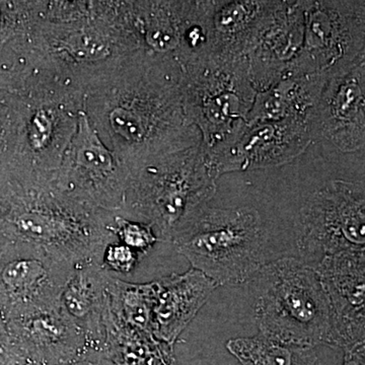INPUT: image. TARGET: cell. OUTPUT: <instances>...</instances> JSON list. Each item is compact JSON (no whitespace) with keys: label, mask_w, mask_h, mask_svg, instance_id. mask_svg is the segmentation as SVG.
Segmentation results:
<instances>
[{"label":"cell","mask_w":365,"mask_h":365,"mask_svg":"<svg viewBox=\"0 0 365 365\" xmlns=\"http://www.w3.org/2000/svg\"><path fill=\"white\" fill-rule=\"evenodd\" d=\"M83 113L129 175L160 155L202 143L185 110L182 68L145 49L78 68Z\"/></svg>","instance_id":"obj_1"},{"label":"cell","mask_w":365,"mask_h":365,"mask_svg":"<svg viewBox=\"0 0 365 365\" xmlns=\"http://www.w3.org/2000/svg\"><path fill=\"white\" fill-rule=\"evenodd\" d=\"M115 215L20 170L0 177V242L33 245L73 265L102 264L108 245L118 242Z\"/></svg>","instance_id":"obj_2"},{"label":"cell","mask_w":365,"mask_h":365,"mask_svg":"<svg viewBox=\"0 0 365 365\" xmlns=\"http://www.w3.org/2000/svg\"><path fill=\"white\" fill-rule=\"evenodd\" d=\"M216 179L203 143L160 155L130 173L121 212L172 242L208 207Z\"/></svg>","instance_id":"obj_3"},{"label":"cell","mask_w":365,"mask_h":365,"mask_svg":"<svg viewBox=\"0 0 365 365\" xmlns=\"http://www.w3.org/2000/svg\"><path fill=\"white\" fill-rule=\"evenodd\" d=\"M251 280L261 333L306 347L327 345L330 307L313 267L287 257L265 264Z\"/></svg>","instance_id":"obj_4"},{"label":"cell","mask_w":365,"mask_h":365,"mask_svg":"<svg viewBox=\"0 0 365 365\" xmlns=\"http://www.w3.org/2000/svg\"><path fill=\"white\" fill-rule=\"evenodd\" d=\"M172 244L217 287L247 282L265 265V230L253 209L207 207Z\"/></svg>","instance_id":"obj_5"},{"label":"cell","mask_w":365,"mask_h":365,"mask_svg":"<svg viewBox=\"0 0 365 365\" xmlns=\"http://www.w3.org/2000/svg\"><path fill=\"white\" fill-rule=\"evenodd\" d=\"M182 68L185 110L211 150L240 131L253 107L248 58L210 53Z\"/></svg>","instance_id":"obj_6"},{"label":"cell","mask_w":365,"mask_h":365,"mask_svg":"<svg viewBox=\"0 0 365 365\" xmlns=\"http://www.w3.org/2000/svg\"><path fill=\"white\" fill-rule=\"evenodd\" d=\"M364 182L335 180L314 192L300 211L297 248L314 267L327 256L364 251Z\"/></svg>","instance_id":"obj_7"},{"label":"cell","mask_w":365,"mask_h":365,"mask_svg":"<svg viewBox=\"0 0 365 365\" xmlns=\"http://www.w3.org/2000/svg\"><path fill=\"white\" fill-rule=\"evenodd\" d=\"M364 59L365 2L306 0L304 44L287 76H330Z\"/></svg>","instance_id":"obj_8"},{"label":"cell","mask_w":365,"mask_h":365,"mask_svg":"<svg viewBox=\"0 0 365 365\" xmlns=\"http://www.w3.org/2000/svg\"><path fill=\"white\" fill-rule=\"evenodd\" d=\"M129 173L91 126L83 111L52 184L79 202L118 215L123 209Z\"/></svg>","instance_id":"obj_9"},{"label":"cell","mask_w":365,"mask_h":365,"mask_svg":"<svg viewBox=\"0 0 365 365\" xmlns=\"http://www.w3.org/2000/svg\"><path fill=\"white\" fill-rule=\"evenodd\" d=\"M74 266L33 245L0 242V317L57 306Z\"/></svg>","instance_id":"obj_10"},{"label":"cell","mask_w":365,"mask_h":365,"mask_svg":"<svg viewBox=\"0 0 365 365\" xmlns=\"http://www.w3.org/2000/svg\"><path fill=\"white\" fill-rule=\"evenodd\" d=\"M314 140L306 119L248 122L234 136L207 150L216 177L290 163Z\"/></svg>","instance_id":"obj_11"},{"label":"cell","mask_w":365,"mask_h":365,"mask_svg":"<svg viewBox=\"0 0 365 365\" xmlns=\"http://www.w3.org/2000/svg\"><path fill=\"white\" fill-rule=\"evenodd\" d=\"M306 120L314 140L344 153L364 150L365 59L329 76Z\"/></svg>","instance_id":"obj_12"},{"label":"cell","mask_w":365,"mask_h":365,"mask_svg":"<svg viewBox=\"0 0 365 365\" xmlns=\"http://www.w3.org/2000/svg\"><path fill=\"white\" fill-rule=\"evenodd\" d=\"M330 307L329 347L343 351L365 342L364 251L327 256L313 267Z\"/></svg>","instance_id":"obj_13"},{"label":"cell","mask_w":365,"mask_h":365,"mask_svg":"<svg viewBox=\"0 0 365 365\" xmlns=\"http://www.w3.org/2000/svg\"><path fill=\"white\" fill-rule=\"evenodd\" d=\"M306 0L280 1L272 20L248 56L250 79L256 91L285 78L304 44Z\"/></svg>","instance_id":"obj_14"},{"label":"cell","mask_w":365,"mask_h":365,"mask_svg":"<svg viewBox=\"0 0 365 365\" xmlns=\"http://www.w3.org/2000/svg\"><path fill=\"white\" fill-rule=\"evenodd\" d=\"M6 324L26 359L39 365L57 364L88 346L85 336L59 304L20 314Z\"/></svg>","instance_id":"obj_15"},{"label":"cell","mask_w":365,"mask_h":365,"mask_svg":"<svg viewBox=\"0 0 365 365\" xmlns=\"http://www.w3.org/2000/svg\"><path fill=\"white\" fill-rule=\"evenodd\" d=\"M279 0H210L209 54L246 57L272 20Z\"/></svg>","instance_id":"obj_16"},{"label":"cell","mask_w":365,"mask_h":365,"mask_svg":"<svg viewBox=\"0 0 365 365\" xmlns=\"http://www.w3.org/2000/svg\"><path fill=\"white\" fill-rule=\"evenodd\" d=\"M151 334L174 346L179 336L195 318L217 287L215 282L197 269L172 274L153 281Z\"/></svg>","instance_id":"obj_17"},{"label":"cell","mask_w":365,"mask_h":365,"mask_svg":"<svg viewBox=\"0 0 365 365\" xmlns=\"http://www.w3.org/2000/svg\"><path fill=\"white\" fill-rule=\"evenodd\" d=\"M108 272L102 264L74 266L60 295L59 307L85 336L86 345L106 347Z\"/></svg>","instance_id":"obj_18"},{"label":"cell","mask_w":365,"mask_h":365,"mask_svg":"<svg viewBox=\"0 0 365 365\" xmlns=\"http://www.w3.org/2000/svg\"><path fill=\"white\" fill-rule=\"evenodd\" d=\"M328 78L329 74L326 73L289 76L267 90L257 91L246 123L306 119Z\"/></svg>","instance_id":"obj_19"},{"label":"cell","mask_w":365,"mask_h":365,"mask_svg":"<svg viewBox=\"0 0 365 365\" xmlns=\"http://www.w3.org/2000/svg\"><path fill=\"white\" fill-rule=\"evenodd\" d=\"M106 347L116 365H176L174 346L118 323L107 309Z\"/></svg>","instance_id":"obj_20"},{"label":"cell","mask_w":365,"mask_h":365,"mask_svg":"<svg viewBox=\"0 0 365 365\" xmlns=\"http://www.w3.org/2000/svg\"><path fill=\"white\" fill-rule=\"evenodd\" d=\"M230 354L242 365H314V348L284 342L259 332L252 337L230 339Z\"/></svg>","instance_id":"obj_21"},{"label":"cell","mask_w":365,"mask_h":365,"mask_svg":"<svg viewBox=\"0 0 365 365\" xmlns=\"http://www.w3.org/2000/svg\"><path fill=\"white\" fill-rule=\"evenodd\" d=\"M108 309L122 325L151 334L155 287L128 283L110 274L107 281Z\"/></svg>","instance_id":"obj_22"},{"label":"cell","mask_w":365,"mask_h":365,"mask_svg":"<svg viewBox=\"0 0 365 365\" xmlns=\"http://www.w3.org/2000/svg\"><path fill=\"white\" fill-rule=\"evenodd\" d=\"M21 126L23 116L18 93L0 91V177L16 165Z\"/></svg>","instance_id":"obj_23"},{"label":"cell","mask_w":365,"mask_h":365,"mask_svg":"<svg viewBox=\"0 0 365 365\" xmlns=\"http://www.w3.org/2000/svg\"><path fill=\"white\" fill-rule=\"evenodd\" d=\"M113 232L118 242L140 255L145 254L160 242L150 225L118 215L114 217Z\"/></svg>","instance_id":"obj_24"},{"label":"cell","mask_w":365,"mask_h":365,"mask_svg":"<svg viewBox=\"0 0 365 365\" xmlns=\"http://www.w3.org/2000/svg\"><path fill=\"white\" fill-rule=\"evenodd\" d=\"M140 254L119 242L108 245L103 254L102 266L108 272L131 273L139 262Z\"/></svg>","instance_id":"obj_25"},{"label":"cell","mask_w":365,"mask_h":365,"mask_svg":"<svg viewBox=\"0 0 365 365\" xmlns=\"http://www.w3.org/2000/svg\"><path fill=\"white\" fill-rule=\"evenodd\" d=\"M53 365H116L107 347L86 346L73 356Z\"/></svg>","instance_id":"obj_26"},{"label":"cell","mask_w":365,"mask_h":365,"mask_svg":"<svg viewBox=\"0 0 365 365\" xmlns=\"http://www.w3.org/2000/svg\"><path fill=\"white\" fill-rule=\"evenodd\" d=\"M28 359L9 335L6 322L0 317V365H23Z\"/></svg>","instance_id":"obj_27"},{"label":"cell","mask_w":365,"mask_h":365,"mask_svg":"<svg viewBox=\"0 0 365 365\" xmlns=\"http://www.w3.org/2000/svg\"><path fill=\"white\" fill-rule=\"evenodd\" d=\"M24 74L0 66V91L18 93L23 85Z\"/></svg>","instance_id":"obj_28"},{"label":"cell","mask_w":365,"mask_h":365,"mask_svg":"<svg viewBox=\"0 0 365 365\" xmlns=\"http://www.w3.org/2000/svg\"><path fill=\"white\" fill-rule=\"evenodd\" d=\"M343 365H365V342L344 351Z\"/></svg>","instance_id":"obj_29"},{"label":"cell","mask_w":365,"mask_h":365,"mask_svg":"<svg viewBox=\"0 0 365 365\" xmlns=\"http://www.w3.org/2000/svg\"><path fill=\"white\" fill-rule=\"evenodd\" d=\"M23 365H39L37 364H35V362L30 361V360H28V361H26L25 364Z\"/></svg>","instance_id":"obj_30"}]
</instances>
